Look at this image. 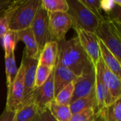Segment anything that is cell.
I'll return each instance as SVG.
<instances>
[{
  "label": "cell",
  "mask_w": 121,
  "mask_h": 121,
  "mask_svg": "<svg viewBox=\"0 0 121 121\" xmlns=\"http://www.w3.org/2000/svg\"><path fill=\"white\" fill-rule=\"evenodd\" d=\"M48 23L52 40L56 42L65 39V35L72 28V21L67 12L48 13Z\"/></svg>",
  "instance_id": "ba28073f"
},
{
  "label": "cell",
  "mask_w": 121,
  "mask_h": 121,
  "mask_svg": "<svg viewBox=\"0 0 121 121\" xmlns=\"http://www.w3.org/2000/svg\"><path fill=\"white\" fill-rule=\"evenodd\" d=\"M22 1V0H15L14 2L3 12L0 13V38H1L3 35L9 30V24L11 18L18 6V4Z\"/></svg>",
  "instance_id": "7402d4cb"
},
{
  "label": "cell",
  "mask_w": 121,
  "mask_h": 121,
  "mask_svg": "<svg viewBox=\"0 0 121 121\" xmlns=\"http://www.w3.org/2000/svg\"><path fill=\"white\" fill-rule=\"evenodd\" d=\"M95 82L96 68L91 63L84 69L81 75L74 80V92L71 103L78 99L86 97L95 93Z\"/></svg>",
  "instance_id": "5b68a950"
},
{
  "label": "cell",
  "mask_w": 121,
  "mask_h": 121,
  "mask_svg": "<svg viewBox=\"0 0 121 121\" xmlns=\"http://www.w3.org/2000/svg\"><path fill=\"white\" fill-rule=\"evenodd\" d=\"M97 118L102 121H121V99L101 109L96 113Z\"/></svg>",
  "instance_id": "d6986e66"
},
{
  "label": "cell",
  "mask_w": 121,
  "mask_h": 121,
  "mask_svg": "<svg viewBox=\"0 0 121 121\" xmlns=\"http://www.w3.org/2000/svg\"><path fill=\"white\" fill-rule=\"evenodd\" d=\"M1 38L5 55L14 52L17 43L19 41L17 31L9 30L3 35Z\"/></svg>",
  "instance_id": "d4e9b609"
},
{
  "label": "cell",
  "mask_w": 121,
  "mask_h": 121,
  "mask_svg": "<svg viewBox=\"0 0 121 121\" xmlns=\"http://www.w3.org/2000/svg\"><path fill=\"white\" fill-rule=\"evenodd\" d=\"M53 69L42 65H38L35 77V89L41 86L48 79Z\"/></svg>",
  "instance_id": "484cf974"
},
{
  "label": "cell",
  "mask_w": 121,
  "mask_h": 121,
  "mask_svg": "<svg viewBox=\"0 0 121 121\" xmlns=\"http://www.w3.org/2000/svg\"><path fill=\"white\" fill-rule=\"evenodd\" d=\"M39 109L33 98L23 104L13 115L14 121H32L38 113Z\"/></svg>",
  "instance_id": "ac0fdd59"
},
{
  "label": "cell",
  "mask_w": 121,
  "mask_h": 121,
  "mask_svg": "<svg viewBox=\"0 0 121 121\" xmlns=\"http://www.w3.org/2000/svg\"><path fill=\"white\" fill-rule=\"evenodd\" d=\"M32 121H57L52 116L48 108L39 110L35 117Z\"/></svg>",
  "instance_id": "f546056e"
},
{
  "label": "cell",
  "mask_w": 121,
  "mask_h": 121,
  "mask_svg": "<svg viewBox=\"0 0 121 121\" xmlns=\"http://www.w3.org/2000/svg\"><path fill=\"white\" fill-rule=\"evenodd\" d=\"M42 7L48 13L67 12V0H41Z\"/></svg>",
  "instance_id": "cb8c5ba5"
},
{
  "label": "cell",
  "mask_w": 121,
  "mask_h": 121,
  "mask_svg": "<svg viewBox=\"0 0 121 121\" xmlns=\"http://www.w3.org/2000/svg\"><path fill=\"white\" fill-rule=\"evenodd\" d=\"M94 33L121 62V26L106 18L99 23Z\"/></svg>",
  "instance_id": "3957f363"
},
{
  "label": "cell",
  "mask_w": 121,
  "mask_h": 121,
  "mask_svg": "<svg viewBox=\"0 0 121 121\" xmlns=\"http://www.w3.org/2000/svg\"><path fill=\"white\" fill-rule=\"evenodd\" d=\"M15 0H0V13L9 8Z\"/></svg>",
  "instance_id": "1f68e13d"
},
{
  "label": "cell",
  "mask_w": 121,
  "mask_h": 121,
  "mask_svg": "<svg viewBox=\"0 0 121 121\" xmlns=\"http://www.w3.org/2000/svg\"><path fill=\"white\" fill-rule=\"evenodd\" d=\"M80 1L99 19V23L106 19L99 0H80Z\"/></svg>",
  "instance_id": "83f0119b"
},
{
  "label": "cell",
  "mask_w": 121,
  "mask_h": 121,
  "mask_svg": "<svg viewBox=\"0 0 121 121\" xmlns=\"http://www.w3.org/2000/svg\"><path fill=\"white\" fill-rule=\"evenodd\" d=\"M17 33L18 40L23 41L26 45V48L24 49L23 52L26 56L28 57L38 60L40 52L38 50L37 42L32 33L30 28H28L21 31H18Z\"/></svg>",
  "instance_id": "2e32d148"
},
{
  "label": "cell",
  "mask_w": 121,
  "mask_h": 121,
  "mask_svg": "<svg viewBox=\"0 0 121 121\" xmlns=\"http://www.w3.org/2000/svg\"><path fill=\"white\" fill-rule=\"evenodd\" d=\"M96 113L94 108H88L78 113L72 114L69 121H96Z\"/></svg>",
  "instance_id": "f1b7e54d"
},
{
  "label": "cell",
  "mask_w": 121,
  "mask_h": 121,
  "mask_svg": "<svg viewBox=\"0 0 121 121\" xmlns=\"http://www.w3.org/2000/svg\"><path fill=\"white\" fill-rule=\"evenodd\" d=\"M32 98L39 110L46 109L49 104L55 99L53 69L45 83L34 90Z\"/></svg>",
  "instance_id": "7c38bea8"
},
{
  "label": "cell",
  "mask_w": 121,
  "mask_h": 121,
  "mask_svg": "<svg viewBox=\"0 0 121 121\" xmlns=\"http://www.w3.org/2000/svg\"><path fill=\"white\" fill-rule=\"evenodd\" d=\"M30 28L35 38L40 53L45 45L52 40L49 30L48 14L41 5L37 11Z\"/></svg>",
  "instance_id": "52a82bcc"
},
{
  "label": "cell",
  "mask_w": 121,
  "mask_h": 121,
  "mask_svg": "<svg viewBox=\"0 0 121 121\" xmlns=\"http://www.w3.org/2000/svg\"><path fill=\"white\" fill-rule=\"evenodd\" d=\"M57 121H69L72 114L69 105L57 104L53 100L47 108Z\"/></svg>",
  "instance_id": "44dd1931"
},
{
  "label": "cell",
  "mask_w": 121,
  "mask_h": 121,
  "mask_svg": "<svg viewBox=\"0 0 121 121\" xmlns=\"http://www.w3.org/2000/svg\"><path fill=\"white\" fill-rule=\"evenodd\" d=\"M58 56V45L56 41L52 40L45 45L39 57L38 64L53 69L57 64Z\"/></svg>",
  "instance_id": "9a60e30c"
},
{
  "label": "cell",
  "mask_w": 121,
  "mask_h": 121,
  "mask_svg": "<svg viewBox=\"0 0 121 121\" xmlns=\"http://www.w3.org/2000/svg\"><path fill=\"white\" fill-rule=\"evenodd\" d=\"M14 113L9 112L4 109L2 113L0 115V121H13Z\"/></svg>",
  "instance_id": "4dcf8cb0"
},
{
  "label": "cell",
  "mask_w": 121,
  "mask_h": 121,
  "mask_svg": "<svg viewBox=\"0 0 121 121\" xmlns=\"http://www.w3.org/2000/svg\"><path fill=\"white\" fill-rule=\"evenodd\" d=\"M57 43L58 45L57 62L68 68L75 76H80L84 69L92 63L77 37Z\"/></svg>",
  "instance_id": "6da1fadb"
},
{
  "label": "cell",
  "mask_w": 121,
  "mask_h": 121,
  "mask_svg": "<svg viewBox=\"0 0 121 121\" xmlns=\"http://www.w3.org/2000/svg\"><path fill=\"white\" fill-rule=\"evenodd\" d=\"M21 63L24 67V94L23 105L32 98L35 90V77L38 65V60L28 57L23 53Z\"/></svg>",
  "instance_id": "30bf717a"
},
{
  "label": "cell",
  "mask_w": 121,
  "mask_h": 121,
  "mask_svg": "<svg viewBox=\"0 0 121 121\" xmlns=\"http://www.w3.org/2000/svg\"><path fill=\"white\" fill-rule=\"evenodd\" d=\"M96 68V82H95V96L97 103V113L102 109L108 99V91L102 77V68L101 58L99 59Z\"/></svg>",
  "instance_id": "5bb4252c"
},
{
  "label": "cell",
  "mask_w": 121,
  "mask_h": 121,
  "mask_svg": "<svg viewBox=\"0 0 121 121\" xmlns=\"http://www.w3.org/2000/svg\"><path fill=\"white\" fill-rule=\"evenodd\" d=\"M24 94V67L22 63L11 84L7 87V98L5 109L15 113L23 104Z\"/></svg>",
  "instance_id": "8992f818"
},
{
  "label": "cell",
  "mask_w": 121,
  "mask_h": 121,
  "mask_svg": "<svg viewBox=\"0 0 121 121\" xmlns=\"http://www.w3.org/2000/svg\"><path fill=\"white\" fill-rule=\"evenodd\" d=\"M77 38L91 62L94 67L96 66L101 58L99 39L94 33L89 32L82 29L75 30Z\"/></svg>",
  "instance_id": "9c48e42d"
},
{
  "label": "cell",
  "mask_w": 121,
  "mask_h": 121,
  "mask_svg": "<svg viewBox=\"0 0 121 121\" xmlns=\"http://www.w3.org/2000/svg\"><path fill=\"white\" fill-rule=\"evenodd\" d=\"M75 76L68 68L57 63L53 68V79L55 88V97L65 86L77 79Z\"/></svg>",
  "instance_id": "4fadbf2b"
},
{
  "label": "cell",
  "mask_w": 121,
  "mask_h": 121,
  "mask_svg": "<svg viewBox=\"0 0 121 121\" xmlns=\"http://www.w3.org/2000/svg\"><path fill=\"white\" fill-rule=\"evenodd\" d=\"M5 70L6 77V86L9 87L13 82L18 72L14 52L5 55Z\"/></svg>",
  "instance_id": "603a6c76"
},
{
  "label": "cell",
  "mask_w": 121,
  "mask_h": 121,
  "mask_svg": "<svg viewBox=\"0 0 121 121\" xmlns=\"http://www.w3.org/2000/svg\"><path fill=\"white\" fill-rule=\"evenodd\" d=\"M69 106L72 114L78 113L88 108H94L96 113L98 108L95 93H93L86 97L80 98L74 101L69 105Z\"/></svg>",
  "instance_id": "ffe728a7"
},
{
  "label": "cell",
  "mask_w": 121,
  "mask_h": 121,
  "mask_svg": "<svg viewBox=\"0 0 121 121\" xmlns=\"http://www.w3.org/2000/svg\"><path fill=\"white\" fill-rule=\"evenodd\" d=\"M101 63L102 68V77L108 91V99L105 106H108L119 99H121V79L105 66L101 58Z\"/></svg>",
  "instance_id": "8fae6325"
},
{
  "label": "cell",
  "mask_w": 121,
  "mask_h": 121,
  "mask_svg": "<svg viewBox=\"0 0 121 121\" xmlns=\"http://www.w3.org/2000/svg\"><path fill=\"white\" fill-rule=\"evenodd\" d=\"M101 58L102 59L105 66L115 74L121 79V62L115 57V55L105 46V45L99 40Z\"/></svg>",
  "instance_id": "e0dca14e"
},
{
  "label": "cell",
  "mask_w": 121,
  "mask_h": 121,
  "mask_svg": "<svg viewBox=\"0 0 121 121\" xmlns=\"http://www.w3.org/2000/svg\"><path fill=\"white\" fill-rule=\"evenodd\" d=\"M74 92V82L62 89L55 97V101L62 105H69Z\"/></svg>",
  "instance_id": "4316f807"
},
{
  "label": "cell",
  "mask_w": 121,
  "mask_h": 121,
  "mask_svg": "<svg viewBox=\"0 0 121 121\" xmlns=\"http://www.w3.org/2000/svg\"><path fill=\"white\" fill-rule=\"evenodd\" d=\"M67 13L72 21V28L94 33L99 24V19L80 1V0H67Z\"/></svg>",
  "instance_id": "7a4b0ae2"
},
{
  "label": "cell",
  "mask_w": 121,
  "mask_h": 121,
  "mask_svg": "<svg viewBox=\"0 0 121 121\" xmlns=\"http://www.w3.org/2000/svg\"><path fill=\"white\" fill-rule=\"evenodd\" d=\"M40 5L41 0H22L11 18L9 30L18 32L30 28Z\"/></svg>",
  "instance_id": "277c9868"
}]
</instances>
